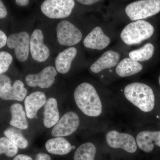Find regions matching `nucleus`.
Wrapping results in <instances>:
<instances>
[{
	"label": "nucleus",
	"mask_w": 160,
	"mask_h": 160,
	"mask_svg": "<svg viewBox=\"0 0 160 160\" xmlns=\"http://www.w3.org/2000/svg\"><path fill=\"white\" fill-rule=\"evenodd\" d=\"M73 98L78 108L87 116L97 117L102 113L101 99L90 83L84 82L79 84L73 91Z\"/></svg>",
	"instance_id": "obj_1"
},
{
	"label": "nucleus",
	"mask_w": 160,
	"mask_h": 160,
	"mask_svg": "<svg viewBox=\"0 0 160 160\" xmlns=\"http://www.w3.org/2000/svg\"><path fill=\"white\" fill-rule=\"evenodd\" d=\"M124 94L128 101L144 112L154 109L155 96L151 87L142 83H131L125 87Z\"/></svg>",
	"instance_id": "obj_2"
},
{
	"label": "nucleus",
	"mask_w": 160,
	"mask_h": 160,
	"mask_svg": "<svg viewBox=\"0 0 160 160\" xmlns=\"http://www.w3.org/2000/svg\"><path fill=\"white\" fill-rule=\"evenodd\" d=\"M54 36L56 42L62 47H72L82 38V33L69 18L59 20L54 27Z\"/></svg>",
	"instance_id": "obj_3"
},
{
	"label": "nucleus",
	"mask_w": 160,
	"mask_h": 160,
	"mask_svg": "<svg viewBox=\"0 0 160 160\" xmlns=\"http://www.w3.org/2000/svg\"><path fill=\"white\" fill-rule=\"evenodd\" d=\"M32 32L28 28H19L8 37L6 46L13 50L15 57L20 63L26 62L29 60Z\"/></svg>",
	"instance_id": "obj_4"
},
{
	"label": "nucleus",
	"mask_w": 160,
	"mask_h": 160,
	"mask_svg": "<svg viewBox=\"0 0 160 160\" xmlns=\"http://www.w3.org/2000/svg\"><path fill=\"white\" fill-rule=\"evenodd\" d=\"M154 30L150 23L145 20H139L127 25L121 32V38L127 45H136L149 38Z\"/></svg>",
	"instance_id": "obj_5"
},
{
	"label": "nucleus",
	"mask_w": 160,
	"mask_h": 160,
	"mask_svg": "<svg viewBox=\"0 0 160 160\" xmlns=\"http://www.w3.org/2000/svg\"><path fill=\"white\" fill-rule=\"evenodd\" d=\"M75 6L73 0H45L41 3L42 14L49 19H65L69 18Z\"/></svg>",
	"instance_id": "obj_6"
},
{
	"label": "nucleus",
	"mask_w": 160,
	"mask_h": 160,
	"mask_svg": "<svg viewBox=\"0 0 160 160\" xmlns=\"http://www.w3.org/2000/svg\"><path fill=\"white\" fill-rule=\"evenodd\" d=\"M126 14L132 21L150 17L160 12V0H141L127 5Z\"/></svg>",
	"instance_id": "obj_7"
},
{
	"label": "nucleus",
	"mask_w": 160,
	"mask_h": 160,
	"mask_svg": "<svg viewBox=\"0 0 160 160\" xmlns=\"http://www.w3.org/2000/svg\"><path fill=\"white\" fill-rule=\"evenodd\" d=\"M45 39L42 29L36 28L32 30L30 36V55L36 62H45L51 55V50L45 43Z\"/></svg>",
	"instance_id": "obj_8"
},
{
	"label": "nucleus",
	"mask_w": 160,
	"mask_h": 160,
	"mask_svg": "<svg viewBox=\"0 0 160 160\" xmlns=\"http://www.w3.org/2000/svg\"><path fill=\"white\" fill-rule=\"evenodd\" d=\"M58 73L54 66L49 65L38 72L26 74L25 82L31 88L38 87L41 89H49L54 85Z\"/></svg>",
	"instance_id": "obj_9"
},
{
	"label": "nucleus",
	"mask_w": 160,
	"mask_h": 160,
	"mask_svg": "<svg viewBox=\"0 0 160 160\" xmlns=\"http://www.w3.org/2000/svg\"><path fill=\"white\" fill-rule=\"evenodd\" d=\"M80 123L79 117L76 112H67L52 127L51 135L54 138L68 136L77 130Z\"/></svg>",
	"instance_id": "obj_10"
},
{
	"label": "nucleus",
	"mask_w": 160,
	"mask_h": 160,
	"mask_svg": "<svg viewBox=\"0 0 160 160\" xmlns=\"http://www.w3.org/2000/svg\"><path fill=\"white\" fill-rule=\"evenodd\" d=\"M106 138L108 146L111 148L122 149L129 153H134L137 149L136 141L128 133L111 130L107 132Z\"/></svg>",
	"instance_id": "obj_11"
},
{
	"label": "nucleus",
	"mask_w": 160,
	"mask_h": 160,
	"mask_svg": "<svg viewBox=\"0 0 160 160\" xmlns=\"http://www.w3.org/2000/svg\"><path fill=\"white\" fill-rule=\"evenodd\" d=\"M77 54V49L74 46L59 52L54 59V67L58 73L62 75L69 73Z\"/></svg>",
	"instance_id": "obj_12"
},
{
	"label": "nucleus",
	"mask_w": 160,
	"mask_h": 160,
	"mask_svg": "<svg viewBox=\"0 0 160 160\" xmlns=\"http://www.w3.org/2000/svg\"><path fill=\"white\" fill-rule=\"evenodd\" d=\"M28 90L21 80H16L12 84L0 87V98L4 101L22 102L27 97Z\"/></svg>",
	"instance_id": "obj_13"
},
{
	"label": "nucleus",
	"mask_w": 160,
	"mask_h": 160,
	"mask_svg": "<svg viewBox=\"0 0 160 160\" xmlns=\"http://www.w3.org/2000/svg\"><path fill=\"white\" fill-rule=\"evenodd\" d=\"M110 42V38L99 26L95 27L83 40V45L85 47L96 50L105 49Z\"/></svg>",
	"instance_id": "obj_14"
},
{
	"label": "nucleus",
	"mask_w": 160,
	"mask_h": 160,
	"mask_svg": "<svg viewBox=\"0 0 160 160\" xmlns=\"http://www.w3.org/2000/svg\"><path fill=\"white\" fill-rule=\"evenodd\" d=\"M47 99L45 92L42 91L33 92L27 96L24 100L27 117L30 119L34 118L38 110L45 106Z\"/></svg>",
	"instance_id": "obj_15"
},
{
	"label": "nucleus",
	"mask_w": 160,
	"mask_h": 160,
	"mask_svg": "<svg viewBox=\"0 0 160 160\" xmlns=\"http://www.w3.org/2000/svg\"><path fill=\"white\" fill-rule=\"evenodd\" d=\"M136 142L140 149L146 152H150L155 146L160 147V130L143 131L137 136Z\"/></svg>",
	"instance_id": "obj_16"
},
{
	"label": "nucleus",
	"mask_w": 160,
	"mask_h": 160,
	"mask_svg": "<svg viewBox=\"0 0 160 160\" xmlns=\"http://www.w3.org/2000/svg\"><path fill=\"white\" fill-rule=\"evenodd\" d=\"M120 59V55L117 52L112 50L106 51L92 64L90 66V70L93 73H99L104 69H110L116 66Z\"/></svg>",
	"instance_id": "obj_17"
},
{
	"label": "nucleus",
	"mask_w": 160,
	"mask_h": 160,
	"mask_svg": "<svg viewBox=\"0 0 160 160\" xmlns=\"http://www.w3.org/2000/svg\"><path fill=\"white\" fill-rule=\"evenodd\" d=\"M44 106L43 125L49 129L53 127L60 119L57 100L54 97L48 98Z\"/></svg>",
	"instance_id": "obj_18"
},
{
	"label": "nucleus",
	"mask_w": 160,
	"mask_h": 160,
	"mask_svg": "<svg viewBox=\"0 0 160 160\" xmlns=\"http://www.w3.org/2000/svg\"><path fill=\"white\" fill-rule=\"evenodd\" d=\"M45 148L50 154L62 156L69 153L72 149V146L65 138L55 137L46 142Z\"/></svg>",
	"instance_id": "obj_19"
},
{
	"label": "nucleus",
	"mask_w": 160,
	"mask_h": 160,
	"mask_svg": "<svg viewBox=\"0 0 160 160\" xmlns=\"http://www.w3.org/2000/svg\"><path fill=\"white\" fill-rule=\"evenodd\" d=\"M11 119L9 122L10 126L21 130L28 128L29 124L26 118V112L23 106L19 103L12 104L10 107Z\"/></svg>",
	"instance_id": "obj_20"
},
{
	"label": "nucleus",
	"mask_w": 160,
	"mask_h": 160,
	"mask_svg": "<svg viewBox=\"0 0 160 160\" xmlns=\"http://www.w3.org/2000/svg\"><path fill=\"white\" fill-rule=\"evenodd\" d=\"M143 69V66L138 62L130 58H126L118 64L116 72L121 77H126L137 74Z\"/></svg>",
	"instance_id": "obj_21"
},
{
	"label": "nucleus",
	"mask_w": 160,
	"mask_h": 160,
	"mask_svg": "<svg viewBox=\"0 0 160 160\" xmlns=\"http://www.w3.org/2000/svg\"><path fill=\"white\" fill-rule=\"evenodd\" d=\"M96 151V148L92 143H83L75 152L73 160H95Z\"/></svg>",
	"instance_id": "obj_22"
},
{
	"label": "nucleus",
	"mask_w": 160,
	"mask_h": 160,
	"mask_svg": "<svg viewBox=\"0 0 160 160\" xmlns=\"http://www.w3.org/2000/svg\"><path fill=\"white\" fill-rule=\"evenodd\" d=\"M18 129L15 127H9L4 132V134L8 139L11 141L18 148L25 149L28 147V140L22 134Z\"/></svg>",
	"instance_id": "obj_23"
},
{
	"label": "nucleus",
	"mask_w": 160,
	"mask_h": 160,
	"mask_svg": "<svg viewBox=\"0 0 160 160\" xmlns=\"http://www.w3.org/2000/svg\"><path fill=\"white\" fill-rule=\"evenodd\" d=\"M154 51V46L151 43H147L140 49L130 52L129 56L136 62H145L152 57Z\"/></svg>",
	"instance_id": "obj_24"
},
{
	"label": "nucleus",
	"mask_w": 160,
	"mask_h": 160,
	"mask_svg": "<svg viewBox=\"0 0 160 160\" xmlns=\"http://www.w3.org/2000/svg\"><path fill=\"white\" fill-rule=\"evenodd\" d=\"M18 148L11 141L6 137L0 138V153L4 154L7 157L13 158L16 156Z\"/></svg>",
	"instance_id": "obj_25"
},
{
	"label": "nucleus",
	"mask_w": 160,
	"mask_h": 160,
	"mask_svg": "<svg viewBox=\"0 0 160 160\" xmlns=\"http://www.w3.org/2000/svg\"><path fill=\"white\" fill-rule=\"evenodd\" d=\"M13 58L10 52L6 51L0 52V74H5L9 70Z\"/></svg>",
	"instance_id": "obj_26"
},
{
	"label": "nucleus",
	"mask_w": 160,
	"mask_h": 160,
	"mask_svg": "<svg viewBox=\"0 0 160 160\" xmlns=\"http://www.w3.org/2000/svg\"><path fill=\"white\" fill-rule=\"evenodd\" d=\"M12 81L9 76L5 74H0V87L8 84H12Z\"/></svg>",
	"instance_id": "obj_27"
},
{
	"label": "nucleus",
	"mask_w": 160,
	"mask_h": 160,
	"mask_svg": "<svg viewBox=\"0 0 160 160\" xmlns=\"http://www.w3.org/2000/svg\"><path fill=\"white\" fill-rule=\"evenodd\" d=\"M8 15V11L6 5L4 4L2 0L0 1V19H4Z\"/></svg>",
	"instance_id": "obj_28"
},
{
	"label": "nucleus",
	"mask_w": 160,
	"mask_h": 160,
	"mask_svg": "<svg viewBox=\"0 0 160 160\" xmlns=\"http://www.w3.org/2000/svg\"><path fill=\"white\" fill-rule=\"evenodd\" d=\"M8 37L6 33L1 29L0 30V48L2 49L7 45Z\"/></svg>",
	"instance_id": "obj_29"
},
{
	"label": "nucleus",
	"mask_w": 160,
	"mask_h": 160,
	"mask_svg": "<svg viewBox=\"0 0 160 160\" xmlns=\"http://www.w3.org/2000/svg\"><path fill=\"white\" fill-rule=\"evenodd\" d=\"M35 160H51V158L49 155L44 152H39L37 154Z\"/></svg>",
	"instance_id": "obj_30"
},
{
	"label": "nucleus",
	"mask_w": 160,
	"mask_h": 160,
	"mask_svg": "<svg viewBox=\"0 0 160 160\" xmlns=\"http://www.w3.org/2000/svg\"><path fill=\"white\" fill-rule=\"evenodd\" d=\"M99 2V1H98V0H78L77 1L78 2L85 6H90Z\"/></svg>",
	"instance_id": "obj_31"
},
{
	"label": "nucleus",
	"mask_w": 160,
	"mask_h": 160,
	"mask_svg": "<svg viewBox=\"0 0 160 160\" xmlns=\"http://www.w3.org/2000/svg\"><path fill=\"white\" fill-rule=\"evenodd\" d=\"M30 1L29 0H16L15 3L17 6L20 7H26L28 6L30 3Z\"/></svg>",
	"instance_id": "obj_32"
},
{
	"label": "nucleus",
	"mask_w": 160,
	"mask_h": 160,
	"mask_svg": "<svg viewBox=\"0 0 160 160\" xmlns=\"http://www.w3.org/2000/svg\"><path fill=\"white\" fill-rule=\"evenodd\" d=\"M12 160H33L30 157L27 155L20 154L15 157Z\"/></svg>",
	"instance_id": "obj_33"
},
{
	"label": "nucleus",
	"mask_w": 160,
	"mask_h": 160,
	"mask_svg": "<svg viewBox=\"0 0 160 160\" xmlns=\"http://www.w3.org/2000/svg\"><path fill=\"white\" fill-rule=\"evenodd\" d=\"M159 84L160 85V76L159 77Z\"/></svg>",
	"instance_id": "obj_34"
},
{
	"label": "nucleus",
	"mask_w": 160,
	"mask_h": 160,
	"mask_svg": "<svg viewBox=\"0 0 160 160\" xmlns=\"http://www.w3.org/2000/svg\"><path fill=\"white\" fill-rule=\"evenodd\" d=\"M159 119H160V116H159Z\"/></svg>",
	"instance_id": "obj_35"
}]
</instances>
